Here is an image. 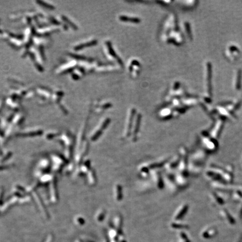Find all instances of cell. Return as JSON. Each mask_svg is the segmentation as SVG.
Segmentation results:
<instances>
[{
	"label": "cell",
	"mask_w": 242,
	"mask_h": 242,
	"mask_svg": "<svg viewBox=\"0 0 242 242\" xmlns=\"http://www.w3.org/2000/svg\"><path fill=\"white\" fill-rule=\"evenodd\" d=\"M180 161L178 165V172L186 175L188 164V153L185 147L182 146L179 149Z\"/></svg>",
	"instance_id": "cell-1"
},
{
	"label": "cell",
	"mask_w": 242,
	"mask_h": 242,
	"mask_svg": "<svg viewBox=\"0 0 242 242\" xmlns=\"http://www.w3.org/2000/svg\"><path fill=\"white\" fill-rule=\"evenodd\" d=\"M150 173L151 174L152 179L156 187L160 190L163 189L164 186V179H163V178L162 177L160 172L159 170L155 169L151 170Z\"/></svg>",
	"instance_id": "cell-2"
},
{
	"label": "cell",
	"mask_w": 242,
	"mask_h": 242,
	"mask_svg": "<svg viewBox=\"0 0 242 242\" xmlns=\"http://www.w3.org/2000/svg\"><path fill=\"white\" fill-rule=\"evenodd\" d=\"M180 157L179 154L176 155L174 156L173 159H172L171 160L168 161L166 164L165 165V168L167 171H172V170L174 169V168L177 167H178L179 161H180Z\"/></svg>",
	"instance_id": "cell-3"
},
{
	"label": "cell",
	"mask_w": 242,
	"mask_h": 242,
	"mask_svg": "<svg viewBox=\"0 0 242 242\" xmlns=\"http://www.w3.org/2000/svg\"><path fill=\"white\" fill-rule=\"evenodd\" d=\"M165 178L166 179V183L167 184V186L169 190L172 193L177 192L178 190V187L177 184L175 183V179H174V178L169 174L166 175Z\"/></svg>",
	"instance_id": "cell-4"
},
{
	"label": "cell",
	"mask_w": 242,
	"mask_h": 242,
	"mask_svg": "<svg viewBox=\"0 0 242 242\" xmlns=\"http://www.w3.org/2000/svg\"><path fill=\"white\" fill-rule=\"evenodd\" d=\"M141 115L139 114L137 116V119L136 120V122L135 123V126H132V129L131 130V136H132V141H136L137 140V134L138 132L139 128H140V122H141Z\"/></svg>",
	"instance_id": "cell-5"
},
{
	"label": "cell",
	"mask_w": 242,
	"mask_h": 242,
	"mask_svg": "<svg viewBox=\"0 0 242 242\" xmlns=\"http://www.w3.org/2000/svg\"><path fill=\"white\" fill-rule=\"evenodd\" d=\"M174 179H175V183L177 184V186H179L180 187L184 188L187 186L188 181L187 180L186 175L185 174L178 173L177 175H175Z\"/></svg>",
	"instance_id": "cell-6"
},
{
	"label": "cell",
	"mask_w": 242,
	"mask_h": 242,
	"mask_svg": "<svg viewBox=\"0 0 242 242\" xmlns=\"http://www.w3.org/2000/svg\"><path fill=\"white\" fill-rule=\"evenodd\" d=\"M135 113V110L133 109L131 113L130 117L128 118L127 124L126 125V130H125V132L124 134V136L125 138H127V137H128L131 135L130 134L131 133V130H132V127L133 120H134V116Z\"/></svg>",
	"instance_id": "cell-7"
},
{
	"label": "cell",
	"mask_w": 242,
	"mask_h": 242,
	"mask_svg": "<svg viewBox=\"0 0 242 242\" xmlns=\"http://www.w3.org/2000/svg\"><path fill=\"white\" fill-rule=\"evenodd\" d=\"M188 208V206L187 204H182L176 210L175 213L174 215V218L177 220V219H179L181 218L182 217H183L184 215L186 214Z\"/></svg>",
	"instance_id": "cell-8"
},
{
	"label": "cell",
	"mask_w": 242,
	"mask_h": 242,
	"mask_svg": "<svg viewBox=\"0 0 242 242\" xmlns=\"http://www.w3.org/2000/svg\"><path fill=\"white\" fill-rule=\"evenodd\" d=\"M114 196L116 201L120 202L123 198L122 187L120 184H116L114 187Z\"/></svg>",
	"instance_id": "cell-9"
},
{
	"label": "cell",
	"mask_w": 242,
	"mask_h": 242,
	"mask_svg": "<svg viewBox=\"0 0 242 242\" xmlns=\"http://www.w3.org/2000/svg\"><path fill=\"white\" fill-rule=\"evenodd\" d=\"M139 172H140L141 175L142 176V177H146L147 175H148V174L150 172V170L148 167L146 165V164H143L141 165L139 167Z\"/></svg>",
	"instance_id": "cell-10"
},
{
	"label": "cell",
	"mask_w": 242,
	"mask_h": 242,
	"mask_svg": "<svg viewBox=\"0 0 242 242\" xmlns=\"http://www.w3.org/2000/svg\"><path fill=\"white\" fill-rule=\"evenodd\" d=\"M120 19L123 21H130L134 22V23H138L140 21V20L136 17H130L126 16H120Z\"/></svg>",
	"instance_id": "cell-11"
},
{
	"label": "cell",
	"mask_w": 242,
	"mask_h": 242,
	"mask_svg": "<svg viewBox=\"0 0 242 242\" xmlns=\"http://www.w3.org/2000/svg\"><path fill=\"white\" fill-rule=\"evenodd\" d=\"M107 46H108L109 51V52L110 53V54H111L112 56H113L114 57H115V58H117V59H118V62H120V63H122V61H121L120 60V59H119V58L117 57V55L116 54H115L114 51H113V48H112V47H111V46H110V44L109 43H107Z\"/></svg>",
	"instance_id": "cell-12"
},
{
	"label": "cell",
	"mask_w": 242,
	"mask_h": 242,
	"mask_svg": "<svg viewBox=\"0 0 242 242\" xmlns=\"http://www.w3.org/2000/svg\"><path fill=\"white\" fill-rule=\"evenodd\" d=\"M186 29H187V31L188 34L190 36V28L189 24H186Z\"/></svg>",
	"instance_id": "cell-13"
}]
</instances>
